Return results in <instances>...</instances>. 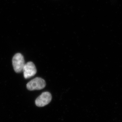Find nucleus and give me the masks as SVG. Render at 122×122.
Listing matches in <instances>:
<instances>
[{"instance_id": "obj_1", "label": "nucleus", "mask_w": 122, "mask_h": 122, "mask_svg": "<svg viewBox=\"0 0 122 122\" xmlns=\"http://www.w3.org/2000/svg\"><path fill=\"white\" fill-rule=\"evenodd\" d=\"M24 58L20 53H17L14 55L12 59V65L16 73L23 72L25 65Z\"/></svg>"}, {"instance_id": "obj_2", "label": "nucleus", "mask_w": 122, "mask_h": 122, "mask_svg": "<svg viewBox=\"0 0 122 122\" xmlns=\"http://www.w3.org/2000/svg\"><path fill=\"white\" fill-rule=\"evenodd\" d=\"M46 82L44 80L40 77H36L29 81L27 84L28 90L30 91L40 90L45 88Z\"/></svg>"}, {"instance_id": "obj_3", "label": "nucleus", "mask_w": 122, "mask_h": 122, "mask_svg": "<svg viewBox=\"0 0 122 122\" xmlns=\"http://www.w3.org/2000/svg\"><path fill=\"white\" fill-rule=\"evenodd\" d=\"M51 99L52 96L50 93L47 92H44L36 99L35 104L38 107H44L48 104L51 102Z\"/></svg>"}, {"instance_id": "obj_4", "label": "nucleus", "mask_w": 122, "mask_h": 122, "mask_svg": "<svg viewBox=\"0 0 122 122\" xmlns=\"http://www.w3.org/2000/svg\"><path fill=\"white\" fill-rule=\"evenodd\" d=\"M23 72L25 78L27 79L35 75L37 70L34 63L32 61H29L25 65Z\"/></svg>"}]
</instances>
